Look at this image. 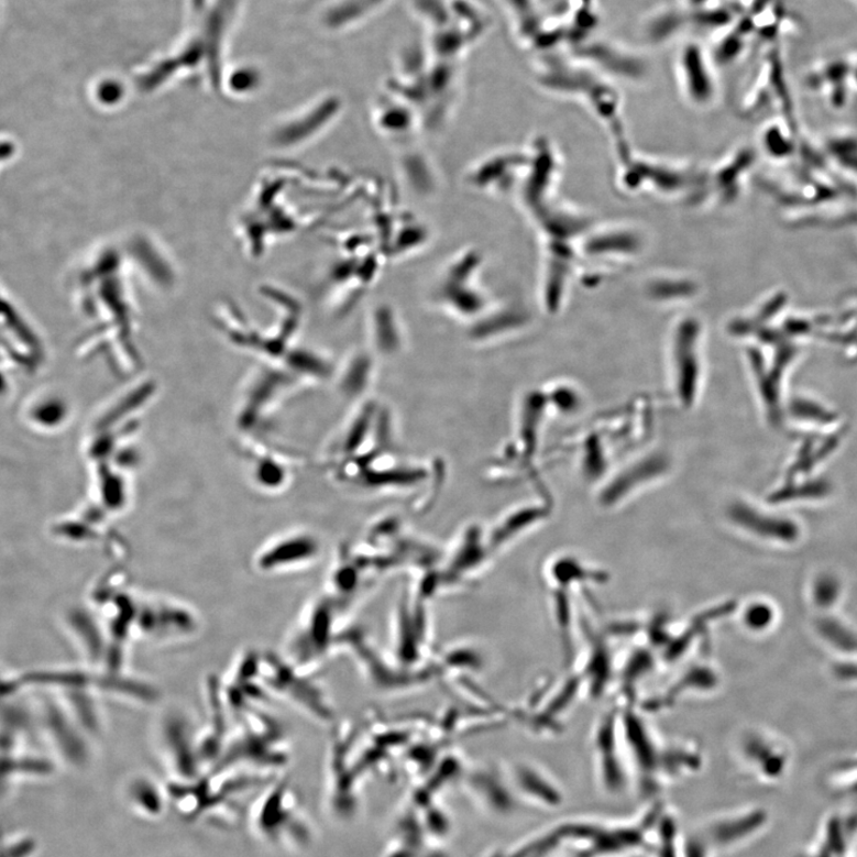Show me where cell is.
<instances>
[{"label": "cell", "mask_w": 857, "mask_h": 857, "mask_svg": "<svg viewBox=\"0 0 857 857\" xmlns=\"http://www.w3.org/2000/svg\"><path fill=\"white\" fill-rule=\"evenodd\" d=\"M681 69L692 95H701L704 89L706 92H708L710 78L706 70V63L700 46L690 45L684 52H682Z\"/></svg>", "instance_id": "cell-4"}, {"label": "cell", "mask_w": 857, "mask_h": 857, "mask_svg": "<svg viewBox=\"0 0 857 857\" xmlns=\"http://www.w3.org/2000/svg\"><path fill=\"white\" fill-rule=\"evenodd\" d=\"M26 418L40 430H52L64 424L67 415L65 403L53 396H41L29 406Z\"/></svg>", "instance_id": "cell-3"}, {"label": "cell", "mask_w": 857, "mask_h": 857, "mask_svg": "<svg viewBox=\"0 0 857 857\" xmlns=\"http://www.w3.org/2000/svg\"><path fill=\"white\" fill-rule=\"evenodd\" d=\"M193 725L180 713H171L160 723V746L172 771L183 781H193L201 766L198 736Z\"/></svg>", "instance_id": "cell-2"}, {"label": "cell", "mask_w": 857, "mask_h": 857, "mask_svg": "<svg viewBox=\"0 0 857 857\" xmlns=\"http://www.w3.org/2000/svg\"><path fill=\"white\" fill-rule=\"evenodd\" d=\"M199 619L193 608L172 600H138L135 631L145 640L172 642L197 633Z\"/></svg>", "instance_id": "cell-1"}, {"label": "cell", "mask_w": 857, "mask_h": 857, "mask_svg": "<svg viewBox=\"0 0 857 857\" xmlns=\"http://www.w3.org/2000/svg\"><path fill=\"white\" fill-rule=\"evenodd\" d=\"M7 386H8V382H7L3 373L0 372V397H2L3 392H6V389H7Z\"/></svg>", "instance_id": "cell-5"}]
</instances>
